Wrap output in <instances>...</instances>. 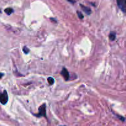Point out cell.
<instances>
[{
    "instance_id": "obj_1",
    "label": "cell",
    "mask_w": 126,
    "mask_h": 126,
    "mask_svg": "<svg viewBox=\"0 0 126 126\" xmlns=\"http://www.w3.org/2000/svg\"><path fill=\"white\" fill-rule=\"evenodd\" d=\"M8 94L6 90L2 93H0V103L2 105H6L8 102Z\"/></svg>"
},
{
    "instance_id": "obj_2",
    "label": "cell",
    "mask_w": 126,
    "mask_h": 126,
    "mask_svg": "<svg viewBox=\"0 0 126 126\" xmlns=\"http://www.w3.org/2000/svg\"><path fill=\"white\" fill-rule=\"evenodd\" d=\"M46 106L45 103L42 105L41 106H40V107L39 108V113L38 114H34L36 116H37L38 118H40L41 116L46 117Z\"/></svg>"
},
{
    "instance_id": "obj_3",
    "label": "cell",
    "mask_w": 126,
    "mask_h": 126,
    "mask_svg": "<svg viewBox=\"0 0 126 126\" xmlns=\"http://www.w3.org/2000/svg\"><path fill=\"white\" fill-rule=\"evenodd\" d=\"M117 4L122 11L126 12V0H116Z\"/></svg>"
},
{
    "instance_id": "obj_4",
    "label": "cell",
    "mask_w": 126,
    "mask_h": 126,
    "mask_svg": "<svg viewBox=\"0 0 126 126\" xmlns=\"http://www.w3.org/2000/svg\"><path fill=\"white\" fill-rule=\"evenodd\" d=\"M61 75H62L63 77L64 78V79H65L66 81H68V80L69 79V78H70L69 73L65 68H63L62 69V70L61 71Z\"/></svg>"
},
{
    "instance_id": "obj_5",
    "label": "cell",
    "mask_w": 126,
    "mask_h": 126,
    "mask_svg": "<svg viewBox=\"0 0 126 126\" xmlns=\"http://www.w3.org/2000/svg\"><path fill=\"white\" fill-rule=\"evenodd\" d=\"M80 6H81V9L84 11V12L86 14H87V15H90L91 13H92V11H91V8L87 7V6H85L82 4H80Z\"/></svg>"
},
{
    "instance_id": "obj_6",
    "label": "cell",
    "mask_w": 126,
    "mask_h": 126,
    "mask_svg": "<svg viewBox=\"0 0 126 126\" xmlns=\"http://www.w3.org/2000/svg\"><path fill=\"white\" fill-rule=\"evenodd\" d=\"M4 12L8 16H10L11 14L14 12V9L11 7H7V8H6L4 9Z\"/></svg>"
},
{
    "instance_id": "obj_7",
    "label": "cell",
    "mask_w": 126,
    "mask_h": 126,
    "mask_svg": "<svg viewBox=\"0 0 126 126\" xmlns=\"http://www.w3.org/2000/svg\"><path fill=\"white\" fill-rule=\"evenodd\" d=\"M109 38L111 41H114L116 38V34L114 32H111L109 35Z\"/></svg>"
},
{
    "instance_id": "obj_8",
    "label": "cell",
    "mask_w": 126,
    "mask_h": 126,
    "mask_svg": "<svg viewBox=\"0 0 126 126\" xmlns=\"http://www.w3.org/2000/svg\"><path fill=\"white\" fill-rule=\"evenodd\" d=\"M47 81H48V82H49V85H52L54 83V79L51 77L48 78Z\"/></svg>"
},
{
    "instance_id": "obj_9",
    "label": "cell",
    "mask_w": 126,
    "mask_h": 126,
    "mask_svg": "<svg viewBox=\"0 0 126 126\" xmlns=\"http://www.w3.org/2000/svg\"><path fill=\"white\" fill-rule=\"evenodd\" d=\"M78 16V17L80 18V19H82L84 18V16L82 13H81L80 11H77Z\"/></svg>"
},
{
    "instance_id": "obj_10",
    "label": "cell",
    "mask_w": 126,
    "mask_h": 126,
    "mask_svg": "<svg viewBox=\"0 0 126 126\" xmlns=\"http://www.w3.org/2000/svg\"><path fill=\"white\" fill-rule=\"evenodd\" d=\"M23 52H24L26 54H28V53L30 52L29 49H28V47H27V46H24V47H23Z\"/></svg>"
},
{
    "instance_id": "obj_11",
    "label": "cell",
    "mask_w": 126,
    "mask_h": 126,
    "mask_svg": "<svg viewBox=\"0 0 126 126\" xmlns=\"http://www.w3.org/2000/svg\"><path fill=\"white\" fill-rule=\"evenodd\" d=\"M67 1H68V2H71V3H72V4L75 3V2H76V1H75V0H67Z\"/></svg>"
},
{
    "instance_id": "obj_12",
    "label": "cell",
    "mask_w": 126,
    "mask_h": 126,
    "mask_svg": "<svg viewBox=\"0 0 126 126\" xmlns=\"http://www.w3.org/2000/svg\"><path fill=\"white\" fill-rule=\"evenodd\" d=\"M4 76V73H0V79L2 78V77H3Z\"/></svg>"
},
{
    "instance_id": "obj_13",
    "label": "cell",
    "mask_w": 126,
    "mask_h": 126,
    "mask_svg": "<svg viewBox=\"0 0 126 126\" xmlns=\"http://www.w3.org/2000/svg\"><path fill=\"white\" fill-rule=\"evenodd\" d=\"M0 13H1V9H0Z\"/></svg>"
},
{
    "instance_id": "obj_14",
    "label": "cell",
    "mask_w": 126,
    "mask_h": 126,
    "mask_svg": "<svg viewBox=\"0 0 126 126\" xmlns=\"http://www.w3.org/2000/svg\"></svg>"
}]
</instances>
